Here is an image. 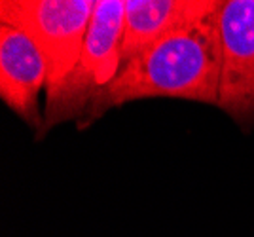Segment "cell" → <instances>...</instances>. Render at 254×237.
Listing matches in <instances>:
<instances>
[{
	"label": "cell",
	"instance_id": "obj_3",
	"mask_svg": "<svg viewBox=\"0 0 254 237\" xmlns=\"http://www.w3.org/2000/svg\"><path fill=\"white\" fill-rule=\"evenodd\" d=\"M95 10V0H2L0 23L31 36L48 66L46 99L76 66ZM44 99V101H46Z\"/></svg>",
	"mask_w": 254,
	"mask_h": 237
},
{
	"label": "cell",
	"instance_id": "obj_1",
	"mask_svg": "<svg viewBox=\"0 0 254 237\" xmlns=\"http://www.w3.org/2000/svg\"><path fill=\"white\" fill-rule=\"evenodd\" d=\"M220 11L222 4L165 34L122 66L116 78L91 99L76 127L87 129L110 108L140 99H184L216 107L222 63Z\"/></svg>",
	"mask_w": 254,
	"mask_h": 237
},
{
	"label": "cell",
	"instance_id": "obj_4",
	"mask_svg": "<svg viewBox=\"0 0 254 237\" xmlns=\"http://www.w3.org/2000/svg\"><path fill=\"white\" fill-rule=\"evenodd\" d=\"M216 107L241 131L254 129V0H224Z\"/></svg>",
	"mask_w": 254,
	"mask_h": 237
},
{
	"label": "cell",
	"instance_id": "obj_6",
	"mask_svg": "<svg viewBox=\"0 0 254 237\" xmlns=\"http://www.w3.org/2000/svg\"><path fill=\"white\" fill-rule=\"evenodd\" d=\"M222 0H126L122 66L186 23L199 19Z\"/></svg>",
	"mask_w": 254,
	"mask_h": 237
},
{
	"label": "cell",
	"instance_id": "obj_5",
	"mask_svg": "<svg viewBox=\"0 0 254 237\" xmlns=\"http://www.w3.org/2000/svg\"><path fill=\"white\" fill-rule=\"evenodd\" d=\"M48 91V66L31 36L0 23V97L34 131H42L44 103Z\"/></svg>",
	"mask_w": 254,
	"mask_h": 237
},
{
	"label": "cell",
	"instance_id": "obj_2",
	"mask_svg": "<svg viewBox=\"0 0 254 237\" xmlns=\"http://www.w3.org/2000/svg\"><path fill=\"white\" fill-rule=\"evenodd\" d=\"M126 0H97L82 54L72 72L52 97L44 101V125L34 137L42 140L53 127L78 121L91 99L122 70V36Z\"/></svg>",
	"mask_w": 254,
	"mask_h": 237
}]
</instances>
